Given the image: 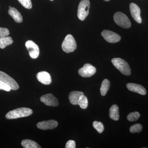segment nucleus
I'll return each instance as SVG.
<instances>
[{
	"label": "nucleus",
	"instance_id": "obj_1",
	"mask_svg": "<svg viewBox=\"0 0 148 148\" xmlns=\"http://www.w3.org/2000/svg\"><path fill=\"white\" fill-rule=\"evenodd\" d=\"M33 110L26 108H21L10 111L6 114L5 117L8 119H14L24 117L31 115L33 114Z\"/></svg>",
	"mask_w": 148,
	"mask_h": 148
},
{
	"label": "nucleus",
	"instance_id": "obj_2",
	"mask_svg": "<svg viewBox=\"0 0 148 148\" xmlns=\"http://www.w3.org/2000/svg\"><path fill=\"white\" fill-rule=\"evenodd\" d=\"M112 62L114 66L122 74L125 75H130L131 73V69L126 61L121 58H113Z\"/></svg>",
	"mask_w": 148,
	"mask_h": 148
},
{
	"label": "nucleus",
	"instance_id": "obj_3",
	"mask_svg": "<svg viewBox=\"0 0 148 148\" xmlns=\"http://www.w3.org/2000/svg\"><path fill=\"white\" fill-rule=\"evenodd\" d=\"M62 48L64 52L67 53L73 52L77 48L75 40L72 35H67L62 44Z\"/></svg>",
	"mask_w": 148,
	"mask_h": 148
},
{
	"label": "nucleus",
	"instance_id": "obj_4",
	"mask_svg": "<svg viewBox=\"0 0 148 148\" xmlns=\"http://www.w3.org/2000/svg\"><path fill=\"white\" fill-rule=\"evenodd\" d=\"M114 19L115 22L118 25L124 29H128L131 27L130 20L125 14L118 12L114 14Z\"/></svg>",
	"mask_w": 148,
	"mask_h": 148
},
{
	"label": "nucleus",
	"instance_id": "obj_5",
	"mask_svg": "<svg viewBox=\"0 0 148 148\" xmlns=\"http://www.w3.org/2000/svg\"><path fill=\"white\" fill-rule=\"evenodd\" d=\"M90 3L89 0H82L78 8L77 16L81 21H84L89 13Z\"/></svg>",
	"mask_w": 148,
	"mask_h": 148
},
{
	"label": "nucleus",
	"instance_id": "obj_6",
	"mask_svg": "<svg viewBox=\"0 0 148 148\" xmlns=\"http://www.w3.org/2000/svg\"><path fill=\"white\" fill-rule=\"evenodd\" d=\"M0 80L8 85L11 90H15L19 88L18 85L15 80L4 72L1 71H0Z\"/></svg>",
	"mask_w": 148,
	"mask_h": 148
},
{
	"label": "nucleus",
	"instance_id": "obj_7",
	"mask_svg": "<svg viewBox=\"0 0 148 148\" xmlns=\"http://www.w3.org/2000/svg\"><path fill=\"white\" fill-rule=\"evenodd\" d=\"M25 46L29 52V56L33 59L38 57L40 53L38 46L32 40H28L25 43Z\"/></svg>",
	"mask_w": 148,
	"mask_h": 148
},
{
	"label": "nucleus",
	"instance_id": "obj_8",
	"mask_svg": "<svg viewBox=\"0 0 148 148\" xmlns=\"http://www.w3.org/2000/svg\"><path fill=\"white\" fill-rule=\"evenodd\" d=\"M96 72V69L95 67L91 64H86L79 70L78 73L83 77H89L93 75Z\"/></svg>",
	"mask_w": 148,
	"mask_h": 148
},
{
	"label": "nucleus",
	"instance_id": "obj_9",
	"mask_svg": "<svg viewBox=\"0 0 148 148\" xmlns=\"http://www.w3.org/2000/svg\"><path fill=\"white\" fill-rule=\"evenodd\" d=\"M101 35L107 42L112 43L118 42L121 39L119 35L109 30H104L101 33Z\"/></svg>",
	"mask_w": 148,
	"mask_h": 148
},
{
	"label": "nucleus",
	"instance_id": "obj_10",
	"mask_svg": "<svg viewBox=\"0 0 148 148\" xmlns=\"http://www.w3.org/2000/svg\"><path fill=\"white\" fill-rule=\"evenodd\" d=\"M40 100L47 106L56 107L59 105L57 98L51 93L42 95L40 98Z\"/></svg>",
	"mask_w": 148,
	"mask_h": 148
},
{
	"label": "nucleus",
	"instance_id": "obj_11",
	"mask_svg": "<svg viewBox=\"0 0 148 148\" xmlns=\"http://www.w3.org/2000/svg\"><path fill=\"white\" fill-rule=\"evenodd\" d=\"M130 10L132 18L136 22L141 24L142 19L140 16L141 10L139 6L134 3H131L130 5Z\"/></svg>",
	"mask_w": 148,
	"mask_h": 148
},
{
	"label": "nucleus",
	"instance_id": "obj_12",
	"mask_svg": "<svg viewBox=\"0 0 148 148\" xmlns=\"http://www.w3.org/2000/svg\"><path fill=\"white\" fill-rule=\"evenodd\" d=\"M58 122L54 120L40 122L37 123V126L39 129L47 130L54 129L58 126Z\"/></svg>",
	"mask_w": 148,
	"mask_h": 148
},
{
	"label": "nucleus",
	"instance_id": "obj_13",
	"mask_svg": "<svg viewBox=\"0 0 148 148\" xmlns=\"http://www.w3.org/2000/svg\"><path fill=\"white\" fill-rule=\"evenodd\" d=\"M126 87L130 91H132L142 95H146L147 91L145 88L141 85L134 83H127Z\"/></svg>",
	"mask_w": 148,
	"mask_h": 148
},
{
	"label": "nucleus",
	"instance_id": "obj_14",
	"mask_svg": "<svg viewBox=\"0 0 148 148\" xmlns=\"http://www.w3.org/2000/svg\"><path fill=\"white\" fill-rule=\"evenodd\" d=\"M37 79L42 84H50L51 82V78L50 74L45 71L39 72L37 74Z\"/></svg>",
	"mask_w": 148,
	"mask_h": 148
},
{
	"label": "nucleus",
	"instance_id": "obj_15",
	"mask_svg": "<svg viewBox=\"0 0 148 148\" xmlns=\"http://www.w3.org/2000/svg\"><path fill=\"white\" fill-rule=\"evenodd\" d=\"M84 95V94L83 92L81 91H73L70 92L69 95V99L70 103L72 105H78L79 98Z\"/></svg>",
	"mask_w": 148,
	"mask_h": 148
},
{
	"label": "nucleus",
	"instance_id": "obj_16",
	"mask_svg": "<svg viewBox=\"0 0 148 148\" xmlns=\"http://www.w3.org/2000/svg\"><path fill=\"white\" fill-rule=\"evenodd\" d=\"M8 14L16 23H21L23 21V17L21 14L14 8L11 7L9 8Z\"/></svg>",
	"mask_w": 148,
	"mask_h": 148
},
{
	"label": "nucleus",
	"instance_id": "obj_17",
	"mask_svg": "<svg viewBox=\"0 0 148 148\" xmlns=\"http://www.w3.org/2000/svg\"><path fill=\"white\" fill-rule=\"evenodd\" d=\"M109 115L111 119L117 121L119 120V108L116 105L111 106L109 111Z\"/></svg>",
	"mask_w": 148,
	"mask_h": 148
},
{
	"label": "nucleus",
	"instance_id": "obj_18",
	"mask_svg": "<svg viewBox=\"0 0 148 148\" xmlns=\"http://www.w3.org/2000/svg\"><path fill=\"white\" fill-rule=\"evenodd\" d=\"M21 145L24 148H40L41 147L35 141L30 140H24L21 142Z\"/></svg>",
	"mask_w": 148,
	"mask_h": 148
},
{
	"label": "nucleus",
	"instance_id": "obj_19",
	"mask_svg": "<svg viewBox=\"0 0 148 148\" xmlns=\"http://www.w3.org/2000/svg\"><path fill=\"white\" fill-rule=\"evenodd\" d=\"M13 42L11 37L4 36L0 37V48L4 49L8 46L11 45Z\"/></svg>",
	"mask_w": 148,
	"mask_h": 148
},
{
	"label": "nucleus",
	"instance_id": "obj_20",
	"mask_svg": "<svg viewBox=\"0 0 148 148\" xmlns=\"http://www.w3.org/2000/svg\"><path fill=\"white\" fill-rule=\"evenodd\" d=\"M110 82L108 79H105L101 84L100 91L102 96H105L108 91L110 87Z\"/></svg>",
	"mask_w": 148,
	"mask_h": 148
},
{
	"label": "nucleus",
	"instance_id": "obj_21",
	"mask_svg": "<svg viewBox=\"0 0 148 148\" xmlns=\"http://www.w3.org/2000/svg\"><path fill=\"white\" fill-rule=\"evenodd\" d=\"M78 105L82 109L87 108L88 106V100L87 97L84 95H82L79 98Z\"/></svg>",
	"mask_w": 148,
	"mask_h": 148
},
{
	"label": "nucleus",
	"instance_id": "obj_22",
	"mask_svg": "<svg viewBox=\"0 0 148 148\" xmlns=\"http://www.w3.org/2000/svg\"><path fill=\"white\" fill-rule=\"evenodd\" d=\"M140 116V114L138 112L130 113L127 115V119L130 121H135L138 120Z\"/></svg>",
	"mask_w": 148,
	"mask_h": 148
},
{
	"label": "nucleus",
	"instance_id": "obj_23",
	"mask_svg": "<svg viewBox=\"0 0 148 148\" xmlns=\"http://www.w3.org/2000/svg\"><path fill=\"white\" fill-rule=\"evenodd\" d=\"M93 127L99 133H102L104 130V126L101 122L94 121L92 123Z\"/></svg>",
	"mask_w": 148,
	"mask_h": 148
},
{
	"label": "nucleus",
	"instance_id": "obj_24",
	"mask_svg": "<svg viewBox=\"0 0 148 148\" xmlns=\"http://www.w3.org/2000/svg\"><path fill=\"white\" fill-rule=\"evenodd\" d=\"M143 130V126L140 123L133 125L130 128V131L131 133H139L141 132Z\"/></svg>",
	"mask_w": 148,
	"mask_h": 148
},
{
	"label": "nucleus",
	"instance_id": "obj_25",
	"mask_svg": "<svg viewBox=\"0 0 148 148\" xmlns=\"http://www.w3.org/2000/svg\"><path fill=\"white\" fill-rule=\"evenodd\" d=\"M18 2L25 8L30 9L32 8V4L31 0H18Z\"/></svg>",
	"mask_w": 148,
	"mask_h": 148
},
{
	"label": "nucleus",
	"instance_id": "obj_26",
	"mask_svg": "<svg viewBox=\"0 0 148 148\" xmlns=\"http://www.w3.org/2000/svg\"><path fill=\"white\" fill-rule=\"evenodd\" d=\"M9 34L10 32L8 29L0 27V37L7 36Z\"/></svg>",
	"mask_w": 148,
	"mask_h": 148
},
{
	"label": "nucleus",
	"instance_id": "obj_27",
	"mask_svg": "<svg viewBox=\"0 0 148 148\" xmlns=\"http://www.w3.org/2000/svg\"><path fill=\"white\" fill-rule=\"evenodd\" d=\"M0 90H5L6 91H10L11 89L10 87L2 81L0 80Z\"/></svg>",
	"mask_w": 148,
	"mask_h": 148
},
{
	"label": "nucleus",
	"instance_id": "obj_28",
	"mask_svg": "<svg viewBox=\"0 0 148 148\" xmlns=\"http://www.w3.org/2000/svg\"><path fill=\"white\" fill-rule=\"evenodd\" d=\"M66 148H76L75 142L73 140H69L66 143Z\"/></svg>",
	"mask_w": 148,
	"mask_h": 148
},
{
	"label": "nucleus",
	"instance_id": "obj_29",
	"mask_svg": "<svg viewBox=\"0 0 148 148\" xmlns=\"http://www.w3.org/2000/svg\"><path fill=\"white\" fill-rule=\"evenodd\" d=\"M104 1H109L110 0H104Z\"/></svg>",
	"mask_w": 148,
	"mask_h": 148
},
{
	"label": "nucleus",
	"instance_id": "obj_30",
	"mask_svg": "<svg viewBox=\"0 0 148 148\" xmlns=\"http://www.w3.org/2000/svg\"><path fill=\"white\" fill-rule=\"evenodd\" d=\"M9 8H11V6H9Z\"/></svg>",
	"mask_w": 148,
	"mask_h": 148
},
{
	"label": "nucleus",
	"instance_id": "obj_31",
	"mask_svg": "<svg viewBox=\"0 0 148 148\" xmlns=\"http://www.w3.org/2000/svg\"><path fill=\"white\" fill-rule=\"evenodd\" d=\"M50 1H53V0H50Z\"/></svg>",
	"mask_w": 148,
	"mask_h": 148
}]
</instances>
